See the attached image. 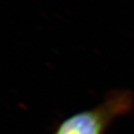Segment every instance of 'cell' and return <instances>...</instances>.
Listing matches in <instances>:
<instances>
[{"mask_svg": "<svg viewBox=\"0 0 134 134\" xmlns=\"http://www.w3.org/2000/svg\"><path fill=\"white\" fill-rule=\"evenodd\" d=\"M133 109L132 92L112 91L99 104L65 118L50 134H106L118 118L130 113Z\"/></svg>", "mask_w": 134, "mask_h": 134, "instance_id": "cell-1", "label": "cell"}]
</instances>
